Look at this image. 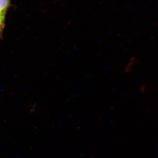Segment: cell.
Wrapping results in <instances>:
<instances>
[{
	"label": "cell",
	"instance_id": "2",
	"mask_svg": "<svg viewBox=\"0 0 158 158\" xmlns=\"http://www.w3.org/2000/svg\"><path fill=\"white\" fill-rule=\"evenodd\" d=\"M6 13L0 12V37L2 36L3 30L5 27Z\"/></svg>",
	"mask_w": 158,
	"mask_h": 158
},
{
	"label": "cell",
	"instance_id": "1",
	"mask_svg": "<svg viewBox=\"0 0 158 158\" xmlns=\"http://www.w3.org/2000/svg\"><path fill=\"white\" fill-rule=\"evenodd\" d=\"M11 0H0V12L6 13L10 5Z\"/></svg>",
	"mask_w": 158,
	"mask_h": 158
}]
</instances>
